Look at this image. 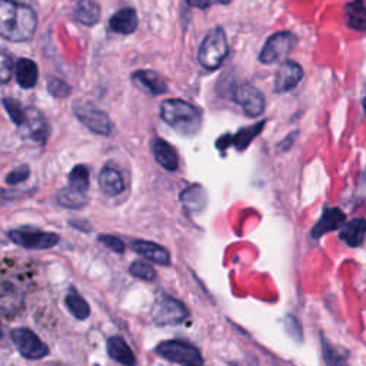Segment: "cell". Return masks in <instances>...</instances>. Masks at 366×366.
<instances>
[{
  "mask_svg": "<svg viewBox=\"0 0 366 366\" xmlns=\"http://www.w3.org/2000/svg\"><path fill=\"white\" fill-rule=\"evenodd\" d=\"M2 335H4V334H2V329H0V339H2Z\"/></svg>",
  "mask_w": 366,
  "mask_h": 366,
  "instance_id": "ab89813d",
  "label": "cell"
},
{
  "mask_svg": "<svg viewBox=\"0 0 366 366\" xmlns=\"http://www.w3.org/2000/svg\"><path fill=\"white\" fill-rule=\"evenodd\" d=\"M56 197H58L59 205L63 208H67V209H80V208L86 207L89 202L88 193L76 190L70 186L60 189Z\"/></svg>",
  "mask_w": 366,
  "mask_h": 366,
  "instance_id": "603a6c76",
  "label": "cell"
},
{
  "mask_svg": "<svg viewBox=\"0 0 366 366\" xmlns=\"http://www.w3.org/2000/svg\"><path fill=\"white\" fill-rule=\"evenodd\" d=\"M13 73V63L11 58L0 52V85L8 84Z\"/></svg>",
  "mask_w": 366,
  "mask_h": 366,
  "instance_id": "1f68e13d",
  "label": "cell"
},
{
  "mask_svg": "<svg viewBox=\"0 0 366 366\" xmlns=\"http://www.w3.org/2000/svg\"><path fill=\"white\" fill-rule=\"evenodd\" d=\"M107 353L113 360L125 366H133L136 363L135 353L129 345L119 336H113L107 341Z\"/></svg>",
  "mask_w": 366,
  "mask_h": 366,
  "instance_id": "ffe728a7",
  "label": "cell"
},
{
  "mask_svg": "<svg viewBox=\"0 0 366 366\" xmlns=\"http://www.w3.org/2000/svg\"><path fill=\"white\" fill-rule=\"evenodd\" d=\"M186 4L192 8L197 9H208L214 5H223V4H230V0H186Z\"/></svg>",
  "mask_w": 366,
  "mask_h": 366,
  "instance_id": "8d00e7d4",
  "label": "cell"
},
{
  "mask_svg": "<svg viewBox=\"0 0 366 366\" xmlns=\"http://www.w3.org/2000/svg\"><path fill=\"white\" fill-rule=\"evenodd\" d=\"M48 88H49V92L55 98H66L69 95V92H70V88L63 82V80L55 79V77H51L49 84H48Z\"/></svg>",
  "mask_w": 366,
  "mask_h": 366,
  "instance_id": "e575fe53",
  "label": "cell"
},
{
  "mask_svg": "<svg viewBox=\"0 0 366 366\" xmlns=\"http://www.w3.org/2000/svg\"><path fill=\"white\" fill-rule=\"evenodd\" d=\"M26 132L25 135L30 139H33L34 142L39 143H45L48 139V124L46 120L44 119L42 113H40L37 109L29 107L26 109V120L22 126Z\"/></svg>",
  "mask_w": 366,
  "mask_h": 366,
  "instance_id": "4fadbf2b",
  "label": "cell"
},
{
  "mask_svg": "<svg viewBox=\"0 0 366 366\" xmlns=\"http://www.w3.org/2000/svg\"><path fill=\"white\" fill-rule=\"evenodd\" d=\"M4 106H5L6 112L9 113L13 124L18 125L19 128H22L26 120V109H23L18 100L11 99V98L4 99Z\"/></svg>",
  "mask_w": 366,
  "mask_h": 366,
  "instance_id": "f546056e",
  "label": "cell"
},
{
  "mask_svg": "<svg viewBox=\"0 0 366 366\" xmlns=\"http://www.w3.org/2000/svg\"><path fill=\"white\" fill-rule=\"evenodd\" d=\"M74 116L93 133L107 136L112 132V122L109 116L88 102H74L73 105Z\"/></svg>",
  "mask_w": 366,
  "mask_h": 366,
  "instance_id": "8992f818",
  "label": "cell"
},
{
  "mask_svg": "<svg viewBox=\"0 0 366 366\" xmlns=\"http://www.w3.org/2000/svg\"><path fill=\"white\" fill-rule=\"evenodd\" d=\"M133 82L149 92L150 95H164L168 91V85L156 72L152 70H138L133 73Z\"/></svg>",
  "mask_w": 366,
  "mask_h": 366,
  "instance_id": "2e32d148",
  "label": "cell"
},
{
  "mask_svg": "<svg viewBox=\"0 0 366 366\" xmlns=\"http://www.w3.org/2000/svg\"><path fill=\"white\" fill-rule=\"evenodd\" d=\"M131 275L138 277V279H142V280H146V282H150L156 277V270L146 262H142V261H136L131 265V269H129Z\"/></svg>",
  "mask_w": 366,
  "mask_h": 366,
  "instance_id": "4dcf8cb0",
  "label": "cell"
},
{
  "mask_svg": "<svg viewBox=\"0 0 366 366\" xmlns=\"http://www.w3.org/2000/svg\"><path fill=\"white\" fill-rule=\"evenodd\" d=\"M99 242H102L107 249H110L116 254H124L125 252V243L113 235H100Z\"/></svg>",
  "mask_w": 366,
  "mask_h": 366,
  "instance_id": "836d02e7",
  "label": "cell"
},
{
  "mask_svg": "<svg viewBox=\"0 0 366 366\" xmlns=\"http://www.w3.org/2000/svg\"><path fill=\"white\" fill-rule=\"evenodd\" d=\"M138 27V15L133 9L126 8L110 18V29L120 34H131Z\"/></svg>",
  "mask_w": 366,
  "mask_h": 366,
  "instance_id": "d6986e66",
  "label": "cell"
},
{
  "mask_svg": "<svg viewBox=\"0 0 366 366\" xmlns=\"http://www.w3.org/2000/svg\"><path fill=\"white\" fill-rule=\"evenodd\" d=\"M345 222V214L338 209V208H332L325 211V214L322 215V218L319 219V222L316 223V226L312 229V236L313 237H320L322 235L336 230L338 228H341Z\"/></svg>",
  "mask_w": 366,
  "mask_h": 366,
  "instance_id": "e0dca14e",
  "label": "cell"
},
{
  "mask_svg": "<svg viewBox=\"0 0 366 366\" xmlns=\"http://www.w3.org/2000/svg\"><path fill=\"white\" fill-rule=\"evenodd\" d=\"M9 239L25 249H51L59 243L58 233L53 232H42L37 229H15L8 233Z\"/></svg>",
  "mask_w": 366,
  "mask_h": 366,
  "instance_id": "5b68a950",
  "label": "cell"
},
{
  "mask_svg": "<svg viewBox=\"0 0 366 366\" xmlns=\"http://www.w3.org/2000/svg\"><path fill=\"white\" fill-rule=\"evenodd\" d=\"M363 109H365V112H366V98H365V100H363Z\"/></svg>",
  "mask_w": 366,
  "mask_h": 366,
  "instance_id": "74e56055",
  "label": "cell"
},
{
  "mask_svg": "<svg viewBox=\"0 0 366 366\" xmlns=\"http://www.w3.org/2000/svg\"><path fill=\"white\" fill-rule=\"evenodd\" d=\"M298 44V37L292 32H279L272 34L259 55V60L272 65L287 58Z\"/></svg>",
  "mask_w": 366,
  "mask_h": 366,
  "instance_id": "277c9868",
  "label": "cell"
},
{
  "mask_svg": "<svg viewBox=\"0 0 366 366\" xmlns=\"http://www.w3.org/2000/svg\"><path fill=\"white\" fill-rule=\"evenodd\" d=\"M181 197H182L183 205L189 211H200L203 208V205L207 203L205 190H203V188H200V186H193L190 189H186Z\"/></svg>",
  "mask_w": 366,
  "mask_h": 366,
  "instance_id": "83f0119b",
  "label": "cell"
},
{
  "mask_svg": "<svg viewBox=\"0 0 366 366\" xmlns=\"http://www.w3.org/2000/svg\"><path fill=\"white\" fill-rule=\"evenodd\" d=\"M160 116L182 135H195L200 128L199 110L182 99L165 100L160 106Z\"/></svg>",
  "mask_w": 366,
  "mask_h": 366,
  "instance_id": "7a4b0ae2",
  "label": "cell"
},
{
  "mask_svg": "<svg viewBox=\"0 0 366 366\" xmlns=\"http://www.w3.org/2000/svg\"><path fill=\"white\" fill-rule=\"evenodd\" d=\"M11 338L20 355L26 359H42L49 353L48 345L40 341L39 336L27 328L13 329L11 332Z\"/></svg>",
  "mask_w": 366,
  "mask_h": 366,
  "instance_id": "52a82bcc",
  "label": "cell"
},
{
  "mask_svg": "<svg viewBox=\"0 0 366 366\" xmlns=\"http://www.w3.org/2000/svg\"><path fill=\"white\" fill-rule=\"evenodd\" d=\"M185 366H202V365H185Z\"/></svg>",
  "mask_w": 366,
  "mask_h": 366,
  "instance_id": "f35d334b",
  "label": "cell"
},
{
  "mask_svg": "<svg viewBox=\"0 0 366 366\" xmlns=\"http://www.w3.org/2000/svg\"><path fill=\"white\" fill-rule=\"evenodd\" d=\"M323 356H325V362H327L329 366H348L345 358L341 356L338 351H335L325 342H323Z\"/></svg>",
  "mask_w": 366,
  "mask_h": 366,
  "instance_id": "d6a6232c",
  "label": "cell"
},
{
  "mask_svg": "<svg viewBox=\"0 0 366 366\" xmlns=\"http://www.w3.org/2000/svg\"><path fill=\"white\" fill-rule=\"evenodd\" d=\"M186 316V308L179 301L166 295L157 298L152 309V318L157 325H176L183 322Z\"/></svg>",
  "mask_w": 366,
  "mask_h": 366,
  "instance_id": "9c48e42d",
  "label": "cell"
},
{
  "mask_svg": "<svg viewBox=\"0 0 366 366\" xmlns=\"http://www.w3.org/2000/svg\"><path fill=\"white\" fill-rule=\"evenodd\" d=\"M366 235V221L365 219H353L346 223L341 230V239L348 247L356 248L363 242Z\"/></svg>",
  "mask_w": 366,
  "mask_h": 366,
  "instance_id": "cb8c5ba5",
  "label": "cell"
},
{
  "mask_svg": "<svg viewBox=\"0 0 366 366\" xmlns=\"http://www.w3.org/2000/svg\"><path fill=\"white\" fill-rule=\"evenodd\" d=\"M346 15V25L356 30L363 32L366 30V8L362 0H352L345 6Z\"/></svg>",
  "mask_w": 366,
  "mask_h": 366,
  "instance_id": "7402d4cb",
  "label": "cell"
},
{
  "mask_svg": "<svg viewBox=\"0 0 366 366\" xmlns=\"http://www.w3.org/2000/svg\"><path fill=\"white\" fill-rule=\"evenodd\" d=\"M73 13L80 23L86 26H93L100 19V8L95 0H76Z\"/></svg>",
  "mask_w": 366,
  "mask_h": 366,
  "instance_id": "44dd1931",
  "label": "cell"
},
{
  "mask_svg": "<svg viewBox=\"0 0 366 366\" xmlns=\"http://www.w3.org/2000/svg\"><path fill=\"white\" fill-rule=\"evenodd\" d=\"M66 306L67 309L70 311V313L76 318V319H88L89 315H91V308L88 305V302L80 296L76 289L70 288L67 291V295H66Z\"/></svg>",
  "mask_w": 366,
  "mask_h": 366,
  "instance_id": "484cf974",
  "label": "cell"
},
{
  "mask_svg": "<svg viewBox=\"0 0 366 366\" xmlns=\"http://www.w3.org/2000/svg\"><path fill=\"white\" fill-rule=\"evenodd\" d=\"M23 306L22 292L11 282H0V315L13 316Z\"/></svg>",
  "mask_w": 366,
  "mask_h": 366,
  "instance_id": "7c38bea8",
  "label": "cell"
},
{
  "mask_svg": "<svg viewBox=\"0 0 366 366\" xmlns=\"http://www.w3.org/2000/svg\"><path fill=\"white\" fill-rule=\"evenodd\" d=\"M235 100L249 117H258L265 110L263 95L249 84H242L236 88Z\"/></svg>",
  "mask_w": 366,
  "mask_h": 366,
  "instance_id": "30bf717a",
  "label": "cell"
},
{
  "mask_svg": "<svg viewBox=\"0 0 366 366\" xmlns=\"http://www.w3.org/2000/svg\"><path fill=\"white\" fill-rule=\"evenodd\" d=\"M132 248L135 252L142 255L143 258L157 263V265H169L171 263V255L169 252L162 248L157 243L148 242V240H133Z\"/></svg>",
  "mask_w": 366,
  "mask_h": 366,
  "instance_id": "9a60e30c",
  "label": "cell"
},
{
  "mask_svg": "<svg viewBox=\"0 0 366 366\" xmlns=\"http://www.w3.org/2000/svg\"><path fill=\"white\" fill-rule=\"evenodd\" d=\"M303 76V69L299 63L288 60L280 65L275 76V92L283 93L294 89Z\"/></svg>",
  "mask_w": 366,
  "mask_h": 366,
  "instance_id": "8fae6325",
  "label": "cell"
},
{
  "mask_svg": "<svg viewBox=\"0 0 366 366\" xmlns=\"http://www.w3.org/2000/svg\"><path fill=\"white\" fill-rule=\"evenodd\" d=\"M152 149H153L155 159L157 160V164L162 168H165L166 171H171V172L178 169L179 157H178L175 148L171 143H168L164 139H155Z\"/></svg>",
  "mask_w": 366,
  "mask_h": 366,
  "instance_id": "5bb4252c",
  "label": "cell"
},
{
  "mask_svg": "<svg viewBox=\"0 0 366 366\" xmlns=\"http://www.w3.org/2000/svg\"><path fill=\"white\" fill-rule=\"evenodd\" d=\"M100 190L106 196H117L125 190V182L122 175L115 168H103L99 175Z\"/></svg>",
  "mask_w": 366,
  "mask_h": 366,
  "instance_id": "ac0fdd59",
  "label": "cell"
},
{
  "mask_svg": "<svg viewBox=\"0 0 366 366\" xmlns=\"http://www.w3.org/2000/svg\"><path fill=\"white\" fill-rule=\"evenodd\" d=\"M29 175H30V169H29L26 165H23V166H19V168L13 169V171L8 175L6 182H8L9 185H19V183L25 182V181L29 178Z\"/></svg>",
  "mask_w": 366,
  "mask_h": 366,
  "instance_id": "d590c367",
  "label": "cell"
},
{
  "mask_svg": "<svg viewBox=\"0 0 366 366\" xmlns=\"http://www.w3.org/2000/svg\"><path fill=\"white\" fill-rule=\"evenodd\" d=\"M37 26V18L32 8L15 0H0V36L11 42H25Z\"/></svg>",
  "mask_w": 366,
  "mask_h": 366,
  "instance_id": "6da1fadb",
  "label": "cell"
},
{
  "mask_svg": "<svg viewBox=\"0 0 366 366\" xmlns=\"http://www.w3.org/2000/svg\"><path fill=\"white\" fill-rule=\"evenodd\" d=\"M157 355L171 362L181 365H202V356L197 349L189 344L181 341H168L162 342L156 348Z\"/></svg>",
  "mask_w": 366,
  "mask_h": 366,
  "instance_id": "ba28073f",
  "label": "cell"
},
{
  "mask_svg": "<svg viewBox=\"0 0 366 366\" xmlns=\"http://www.w3.org/2000/svg\"><path fill=\"white\" fill-rule=\"evenodd\" d=\"M263 126H265V120L259 122V124H256L251 128H245V129L239 131L233 138H230V143L239 150L247 149L249 146V143L262 132Z\"/></svg>",
  "mask_w": 366,
  "mask_h": 366,
  "instance_id": "4316f807",
  "label": "cell"
},
{
  "mask_svg": "<svg viewBox=\"0 0 366 366\" xmlns=\"http://www.w3.org/2000/svg\"><path fill=\"white\" fill-rule=\"evenodd\" d=\"M16 80L19 86L32 89L37 82V66L30 59H20L16 65Z\"/></svg>",
  "mask_w": 366,
  "mask_h": 366,
  "instance_id": "d4e9b609",
  "label": "cell"
},
{
  "mask_svg": "<svg viewBox=\"0 0 366 366\" xmlns=\"http://www.w3.org/2000/svg\"><path fill=\"white\" fill-rule=\"evenodd\" d=\"M228 55V40L222 27L212 29L200 45L197 59L199 63L208 69L216 70Z\"/></svg>",
  "mask_w": 366,
  "mask_h": 366,
  "instance_id": "3957f363",
  "label": "cell"
},
{
  "mask_svg": "<svg viewBox=\"0 0 366 366\" xmlns=\"http://www.w3.org/2000/svg\"><path fill=\"white\" fill-rule=\"evenodd\" d=\"M89 169L85 165H76L69 174V186L88 193L89 190Z\"/></svg>",
  "mask_w": 366,
  "mask_h": 366,
  "instance_id": "f1b7e54d",
  "label": "cell"
}]
</instances>
